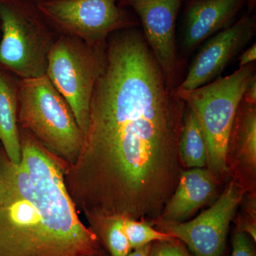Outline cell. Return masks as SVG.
<instances>
[{"mask_svg":"<svg viewBox=\"0 0 256 256\" xmlns=\"http://www.w3.org/2000/svg\"><path fill=\"white\" fill-rule=\"evenodd\" d=\"M256 32V16L246 12L229 28L210 37L194 58L186 76L175 92H191L218 78Z\"/></svg>","mask_w":256,"mask_h":256,"instance_id":"cell-10","label":"cell"},{"mask_svg":"<svg viewBox=\"0 0 256 256\" xmlns=\"http://www.w3.org/2000/svg\"><path fill=\"white\" fill-rule=\"evenodd\" d=\"M18 84L0 72V142L6 156L14 163H20L22 160L18 116Z\"/></svg>","mask_w":256,"mask_h":256,"instance_id":"cell-14","label":"cell"},{"mask_svg":"<svg viewBox=\"0 0 256 256\" xmlns=\"http://www.w3.org/2000/svg\"><path fill=\"white\" fill-rule=\"evenodd\" d=\"M38 11L58 35L101 44L114 32L138 28L137 16L118 0H38Z\"/></svg>","mask_w":256,"mask_h":256,"instance_id":"cell-7","label":"cell"},{"mask_svg":"<svg viewBox=\"0 0 256 256\" xmlns=\"http://www.w3.org/2000/svg\"><path fill=\"white\" fill-rule=\"evenodd\" d=\"M256 60V44L242 52L238 57L239 67H244L248 64L255 63Z\"/></svg>","mask_w":256,"mask_h":256,"instance_id":"cell-21","label":"cell"},{"mask_svg":"<svg viewBox=\"0 0 256 256\" xmlns=\"http://www.w3.org/2000/svg\"><path fill=\"white\" fill-rule=\"evenodd\" d=\"M246 190L233 180L208 210L188 222H150L188 246L195 256H222L230 222Z\"/></svg>","mask_w":256,"mask_h":256,"instance_id":"cell-8","label":"cell"},{"mask_svg":"<svg viewBox=\"0 0 256 256\" xmlns=\"http://www.w3.org/2000/svg\"><path fill=\"white\" fill-rule=\"evenodd\" d=\"M218 182L208 169L182 170L176 188L158 220L174 223L188 220L214 195Z\"/></svg>","mask_w":256,"mask_h":256,"instance_id":"cell-13","label":"cell"},{"mask_svg":"<svg viewBox=\"0 0 256 256\" xmlns=\"http://www.w3.org/2000/svg\"><path fill=\"white\" fill-rule=\"evenodd\" d=\"M0 65L20 79L46 75L47 58L58 34L35 2L0 0Z\"/></svg>","mask_w":256,"mask_h":256,"instance_id":"cell-5","label":"cell"},{"mask_svg":"<svg viewBox=\"0 0 256 256\" xmlns=\"http://www.w3.org/2000/svg\"><path fill=\"white\" fill-rule=\"evenodd\" d=\"M90 256H110V254H108L105 249L102 250V252H99V254H96V255Z\"/></svg>","mask_w":256,"mask_h":256,"instance_id":"cell-24","label":"cell"},{"mask_svg":"<svg viewBox=\"0 0 256 256\" xmlns=\"http://www.w3.org/2000/svg\"><path fill=\"white\" fill-rule=\"evenodd\" d=\"M18 100V127L67 168L73 165L84 134L68 102L48 77L20 79Z\"/></svg>","mask_w":256,"mask_h":256,"instance_id":"cell-3","label":"cell"},{"mask_svg":"<svg viewBox=\"0 0 256 256\" xmlns=\"http://www.w3.org/2000/svg\"><path fill=\"white\" fill-rule=\"evenodd\" d=\"M256 64L239 67L227 76L176 96L193 110L204 138L208 170L217 180L229 174V140L236 116Z\"/></svg>","mask_w":256,"mask_h":256,"instance_id":"cell-4","label":"cell"},{"mask_svg":"<svg viewBox=\"0 0 256 256\" xmlns=\"http://www.w3.org/2000/svg\"><path fill=\"white\" fill-rule=\"evenodd\" d=\"M106 47L107 42L90 45L60 34L47 58L46 76L68 102L84 136L94 87L105 68Z\"/></svg>","mask_w":256,"mask_h":256,"instance_id":"cell-6","label":"cell"},{"mask_svg":"<svg viewBox=\"0 0 256 256\" xmlns=\"http://www.w3.org/2000/svg\"><path fill=\"white\" fill-rule=\"evenodd\" d=\"M184 0H118L119 6L137 16L146 44L168 86H178V62L176 25Z\"/></svg>","mask_w":256,"mask_h":256,"instance_id":"cell-9","label":"cell"},{"mask_svg":"<svg viewBox=\"0 0 256 256\" xmlns=\"http://www.w3.org/2000/svg\"><path fill=\"white\" fill-rule=\"evenodd\" d=\"M31 1L36 2V1H38V0H31Z\"/></svg>","mask_w":256,"mask_h":256,"instance_id":"cell-25","label":"cell"},{"mask_svg":"<svg viewBox=\"0 0 256 256\" xmlns=\"http://www.w3.org/2000/svg\"><path fill=\"white\" fill-rule=\"evenodd\" d=\"M232 256H256L255 250L246 234L237 230L234 234Z\"/></svg>","mask_w":256,"mask_h":256,"instance_id":"cell-19","label":"cell"},{"mask_svg":"<svg viewBox=\"0 0 256 256\" xmlns=\"http://www.w3.org/2000/svg\"><path fill=\"white\" fill-rule=\"evenodd\" d=\"M185 106L166 84L142 30L108 38L82 150L64 174L87 220L161 217L182 171L178 144Z\"/></svg>","mask_w":256,"mask_h":256,"instance_id":"cell-1","label":"cell"},{"mask_svg":"<svg viewBox=\"0 0 256 256\" xmlns=\"http://www.w3.org/2000/svg\"><path fill=\"white\" fill-rule=\"evenodd\" d=\"M150 256H192L178 239L152 242Z\"/></svg>","mask_w":256,"mask_h":256,"instance_id":"cell-18","label":"cell"},{"mask_svg":"<svg viewBox=\"0 0 256 256\" xmlns=\"http://www.w3.org/2000/svg\"><path fill=\"white\" fill-rule=\"evenodd\" d=\"M22 160L0 148V256H90L104 250L79 218L66 166L20 128Z\"/></svg>","mask_w":256,"mask_h":256,"instance_id":"cell-2","label":"cell"},{"mask_svg":"<svg viewBox=\"0 0 256 256\" xmlns=\"http://www.w3.org/2000/svg\"><path fill=\"white\" fill-rule=\"evenodd\" d=\"M124 228L132 250L153 242L175 239L171 236L154 228L150 222L144 220L124 218Z\"/></svg>","mask_w":256,"mask_h":256,"instance_id":"cell-17","label":"cell"},{"mask_svg":"<svg viewBox=\"0 0 256 256\" xmlns=\"http://www.w3.org/2000/svg\"><path fill=\"white\" fill-rule=\"evenodd\" d=\"M256 6V0H246L247 12L254 14Z\"/></svg>","mask_w":256,"mask_h":256,"instance_id":"cell-23","label":"cell"},{"mask_svg":"<svg viewBox=\"0 0 256 256\" xmlns=\"http://www.w3.org/2000/svg\"><path fill=\"white\" fill-rule=\"evenodd\" d=\"M178 151L182 166L190 169L204 168L206 166L204 138L194 112L186 105L178 139Z\"/></svg>","mask_w":256,"mask_h":256,"instance_id":"cell-15","label":"cell"},{"mask_svg":"<svg viewBox=\"0 0 256 256\" xmlns=\"http://www.w3.org/2000/svg\"><path fill=\"white\" fill-rule=\"evenodd\" d=\"M151 244L144 246L140 248L132 250V252L128 254V256H150V252Z\"/></svg>","mask_w":256,"mask_h":256,"instance_id":"cell-22","label":"cell"},{"mask_svg":"<svg viewBox=\"0 0 256 256\" xmlns=\"http://www.w3.org/2000/svg\"><path fill=\"white\" fill-rule=\"evenodd\" d=\"M184 1H186V0H184Z\"/></svg>","mask_w":256,"mask_h":256,"instance_id":"cell-26","label":"cell"},{"mask_svg":"<svg viewBox=\"0 0 256 256\" xmlns=\"http://www.w3.org/2000/svg\"><path fill=\"white\" fill-rule=\"evenodd\" d=\"M232 154L235 181L254 192L256 176V105L242 100L234 120L228 154Z\"/></svg>","mask_w":256,"mask_h":256,"instance_id":"cell-12","label":"cell"},{"mask_svg":"<svg viewBox=\"0 0 256 256\" xmlns=\"http://www.w3.org/2000/svg\"><path fill=\"white\" fill-rule=\"evenodd\" d=\"M242 100L250 105H256V74L248 84L242 96Z\"/></svg>","mask_w":256,"mask_h":256,"instance_id":"cell-20","label":"cell"},{"mask_svg":"<svg viewBox=\"0 0 256 256\" xmlns=\"http://www.w3.org/2000/svg\"><path fill=\"white\" fill-rule=\"evenodd\" d=\"M182 32V52L188 54L236 20L246 0H186Z\"/></svg>","mask_w":256,"mask_h":256,"instance_id":"cell-11","label":"cell"},{"mask_svg":"<svg viewBox=\"0 0 256 256\" xmlns=\"http://www.w3.org/2000/svg\"><path fill=\"white\" fill-rule=\"evenodd\" d=\"M121 216L98 217L87 220L89 228L110 256H128L132 252L124 228Z\"/></svg>","mask_w":256,"mask_h":256,"instance_id":"cell-16","label":"cell"}]
</instances>
